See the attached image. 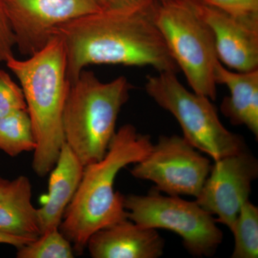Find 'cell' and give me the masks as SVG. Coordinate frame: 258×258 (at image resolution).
<instances>
[{
    "instance_id": "cell-1",
    "label": "cell",
    "mask_w": 258,
    "mask_h": 258,
    "mask_svg": "<svg viewBox=\"0 0 258 258\" xmlns=\"http://www.w3.org/2000/svg\"><path fill=\"white\" fill-rule=\"evenodd\" d=\"M154 5L132 13L101 10L57 28L70 82L91 64L150 66L159 73L176 74L179 68L153 20Z\"/></svg>"
},
{
    "instance_id": "cell-2",
    "label": "cell",
    "mask_w": 258,
    "mask_h": 258,
    "mask_svg": "<svg viewBox=\"0 0 258 258\" xmlns=\"http://www.w3.org/2000/svg\"><path fill=\"white\" fill-rule=\"evenodd\" d=\"M153 145L150 136L125 124L115 132L103 159L85 166L79 189L59 227L74 251L82 253L94 232L128 218L124 196L114 190L115 178L125 166L147 157Z\"/></svg>"
},
{
    "instance_id": "cell-3",
    "label": "cell",
    "mask_w": 258,
    "mask_h": 258,
    "mask_svg": "<svg viewBox=\"0 0 258 258\" xmlns=\"http://www.w3.org/2000/svg\"><path fill=\"white\" fill-rule=\"evenodd\" d=\"M23 89L37 146L32 169L45 177L53 169L64 144L62 115L71 86L66 50L55 35L41 50L20 60L5 61Z\"/></svg>"
},
{
    "instance_id": "cell-4",
    "label": "cell",
    "mask_w": 258,
    "mask_h": 258,
    "mask_svg": "<svg viewBox=\"0 0 258 258\" xmlns=\"http://www.w3.org/2000/svg\"><path fill=\"white\" fill-rule=\"evenodd\" d=\"M132 88L124 76L102 82L86 69L71 83L62 115L64 143L83 166L106 155Z\"/></svg>"
},
{
    "instance_id": "cell-5",
    "label": "cell",
    "mask_w": 258,
    "mask_h": 258,
    "mask_svg": "<svg viewBox=\"0 0 258 258\" xmlns=\"http://www.w3.org/2000/svg\"><path fill=\"white\" fill-rule=\"evenodd\" d=\"M195 3L156 2L152 18L193 92L214 101L217 98L215 69L220 60L211 30L197 12Z\"/></svg>"
},
{
    "instance_id": "cell-6",
    "label": "cell",
    "mask_w": 258,
    "mask_h": 258,
    "mask_svg": "<svg viewBox=\"0 0 258 258\" xmlns=\"http://www.w3.org/2000/svg\"><path fill=\"white\" fill-rule=\"evenodd\" d=\"M145 88L159 106L176 118L185 140L214 160L247 149L241 136L222 124L211 100L188 91L176 74L159 73L148 76Z\"/></svg>"
},
{
    "instance_id": "cell-7",
    "label": "cell",
    "mask_w": 258,
    "mask_h": 258,
    "mask_svg": "<svg viewBox=\"0 0 258 258\" xmlns=\"http://www.w3.org/2000/svg\"><path fill=\"white\" fill-rule=\"evenodd\" d=\"M123 204L129 220L177 234L185 249L195 257H212L222 244L223 234L216 220L196 201L165 196L153 189L147 195L124 196Z\"/></svg>"
},
{
    "instance_id": "cell-8",
    "label": "cell",
    "mask_w": 258,
    "mask_h": 258,
    "mask_svg": "<svg viewBox=\"0 0 258 258\" xmlns=\"http://www.w3.org/2000/svg\"><path fill=\"white\" fill-rule=\"evenodd\" d=\"M211 161L177 135L161 136L157 144L131 170L134 177L152 181L154 189L171 196H198L212 168Z\"/></svg>"
},
{
    "instance_id": "cell-9",
    "label": "cell",
    "mask_w": 258,
    "mask_h": 258,
    "mask_svg": "<svg viewBox=\"0 0 258 258\" xmlns=\"http://www.w3.org/2000/svg\"><path fill=\"white\" fill-rule=\"evenodd\" d=\"M4 3L15 47L25 56L43 48L62 25L103 10L98 0H4Z\"/></svg>"
},
{
    "instance_id": "cell-10",
    "label": "cell",
    "mask_w": 258,
    "mask_h": 258,
    "mask_svg": "<svg viewBox=\"0 0 258 258\" xmlns=\"http://www.w3.org/2000/svg\"><path fill=\"white\" fill-rule=\"evenodd\" d=\"M257 176V159L247 149L222 158L212 164L195 201L231 231Z\"/></svg>"
},
{
    "instance_id": "cell-11",
    "label": "cell",
    "mask_w": 258,
    "mask_h": 258,
    "mask_svg": "<svg viewBox=\"0 0 258 258\" xmlns=\"http://www.w3.org/2000/svg\"><path fill=\"white\" fill-rule=\"evenodd\" d=\"M198 14L213 35L217 57L237 72L258 69V24L249 23L196 1Z\"/></svg>"
},
{
    "instance_id": "cell-12",
    "label": "cell",
    "mask_w": 258,
    "mask_h": 258,
    "mask_svg": "<svg viewBox=\"0 0 258 258\" xmlns=\"http://www.w3.org/2000/svg\"><path fill=\"white\" fill-rule=\"evenodd\" d=\"M93 258H158L164 240L157 230L127 218L96 231L86 245Z\"/></svg>"
},
{
    "instance_id": "cell-13",
    "label": "cell",
    "mask_w": 258,
    "mask_h": 258,
    "mask_svg": "<svg viewBox=\"0 0 258 258\" xmlns=\"http://www.w3.org/2000/svg\"><path fill=\"white\" fill-rule=\"evenodd\" d=\"M85 166L66 143L50 171L48 195L41 208L37 209L41 234L60 227L66 209L79 189Z\"/></svg>"
},
{
    "instance_id": "cell-14",
    "label": "cell",
    "mask_w": 258,
    "mask_h": 258,
    "mask_svg": "<svg viewBox=\"0 0 258 258\" xmlns=\"http://www.w3.org/2000/svg\"><path fill=\"white\" fill-rule=\"evenodd\" d=\"M217 84L228 88L220 109L233 125H244L258 137V69L250 72H234L219 61L215 69Z\"/></svg>"
},
{
    "instance_id": "cell-15",
    "label": "cell",
    "mask_w": 258,
    "mask_h": 258,
    "mask_svg": "<svg viewBox=\"0 0 258 258\" xmlns=\"http://www.w3.org/2000/svg\"><path fill=\"white\" fill-rule=\"evenodd\" d=\"M32 194L31 183L27 176H20L11 181L9 191L0 199V232L29 240L40 237Z\"/></svg>"
},
{
    "instance_id": "cell-16",
    "label": "cell",
    "mask_w": 258,
    "mask_h": 258,
    "mask_svg": "<svg viewBox=\"0 0 258 258\" xmlns=\"http://www.w3.org/2000/svg\"><path fill=\"white\" fill-rule=\"evenodd\" d=\"M37 143L28 111L0 118V150L11 157L34 152Z\"/></svg>"
},
{
    "instance_id": "cell-17",
    "label": "cell",
    "mask_w": 258,
    "mask_h": 258,
    "mask_svg": "<svg viewBox=\"0 0 258 258\" xmlns=\"http://www.w3.org/2000/svg\"><path fill=\"white\" fill-rule=\"evenodd\" d=\"M231 232L235 237L232 258H257L258 208L249 200L241 208Z\"/></svg>"
},
{
    "instance_id": "cell-18",
    "label": "cell",
    "mask_w": 258,
    "mask_h": 258,
    "mask_svg": "<svg viewBox=\"0 0 258 258\" xmlns=\"http://www.w3.org/2000/svg\"><path fill=\"white\" fill-rule=\"evenodd\" d=\"M72 244L59 228L47 231L18 249V258H73Z\"/></svg>"
},
{
    "instance_id": "cell-19",
    "label": "cell",
    "mask_w": 258,
    "mask_h": 258,
    "mask_svg": "<svg viewBox=\"0 0 258 258\" xmlns=\"http://www.w3.org/2000/svg\"><path fill=\"white\" fill-rule=\"evenodd\" d=\"M20 111H27L23 89L8 73L0 69V118Z\"/></svg>"
},
{
    "instance_id": "cell-20",
    "label": "cell",
    "mask_w": 258,
    "mask_h": 258,
    "mask_svg": "<svg viewBox=\"0 0 258 258\" xmlns=\"http://www.w3.org/2000/svg\"><path fill=\"white\" fill-rule=\"evenodd\" d=\"M235 18L258 24V0H195Z\"/></svg>"
},
{
    "instance_id": "cell-21",
    "label": "cell",
    "mask_w": 258,
    "mask_h": 258,
    "mask_svg": "<svg viewBox=\"0 0 258 258\" xmlns=\"http://www.w3.org/2000/svg\"><path fill=\"white\" fill-rule=\"evenodd\" d=\"M14 35L5 10L4 0H0V62H5L13 55Z\"/></svg>"
},
{
    "instance_id": "cell-22",
    "label": "cell",
    "mask_w": 258,
    "mask_h": 258,
    "mask_svg": "<svg viewBox=\"0 0 258 258\" xmlns=\"http://www.w3.org/2000/svg\"><path fill=\"white\" fill-rule=\"evenodd\" d=\"M105 11L132 13L152 8L156 0H98Z\"/></svg>"
},
{
    "instance_id": "cell-23",
    "label": "cell",
    "mask_w": 258,
    "mask_h": 258,
    "mask_svg": "<svg viewBox=\"0 0 258 258\" xmlns=\"http://www.w3.org/2000/svg\"><path fill=\"white\" fill-rule=\"evenodd\" d=\"M33 240H27V239L21 238V237L8 235L4 232H0V244L14 246L17 249L20 248L25 244L30 243Z\"/></svg>"
},
{
    "instance_id": "cell-24",
    "label": "cell",
    "mask_w": 258,
    "mask_h": 258,
    "mask_svg": "<svg viewBox=\"0 0 258 258\" xmlns=\"http://www.w3.org/2000/svg\"><path fill=\"white\" fill-rule=\"evenodd\" d=\"M11 181L0 176V199L4 198L9 191Z\"/></svg>"
},
{
    "instance_id": "cell-25",
    "label": "cell",
    "mask_w": 258,
    "mask_h": 258,
    "mask_svg": "<svg viewBox=\"0 0 258 258\" xmlns=\"http://www.w3.org/2000/svg\"><path fill=\"white\" fill-rule=\"evenodd\" d=\"M195 0H159L161 4H174V3H191Z\"/></svg>"
}]
</instances>
